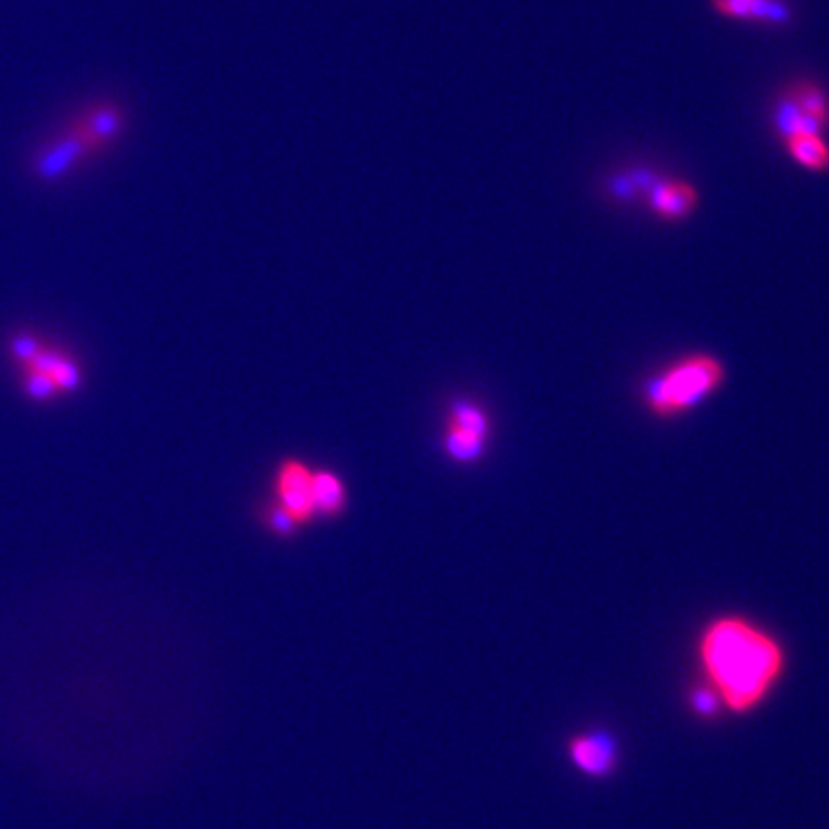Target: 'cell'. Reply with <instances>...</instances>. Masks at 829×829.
Listing matches in <instances>:
<instances>
[{"label":"cell","instance_id":"4","mask_svg":"<svg viewBox=\"0 0 829 829\" xmlns=\"http://www.w3.org/2000/svg\"><path fill=\"white\" fill-rule=\"evenodd\" d=\"M125 127V114L116 104H106L95 108L77 124V129L67 132L64 140L46 150L39 160L38 171L43 179L64 176L85 156L108 147L118 139Z\"/></svg>","mask_w":829,"mask_h":829},{"label":"cell","instance_id":"2","mask_svg":"<svg viewBox=\"0 0 829 829\" xmlns=\"http://www.w3.org/2000/svg\"><path fill=\"white\" fill-rule=\"evenodd\" d=\"M7 355L23 396L33 404H54L85 384L79 355L35 329H18L7 340Z\"/></svg>","mask_w":829,"mask_h":829},{"label":"cell","instance_id":"13","mask_svg":"<svg viewBox=\"0 0 829 829\" xmlns=\"http://www.w3.org/2000/svg\"><path fill=\"white\" fill-rule=\"evenodd\" d=\"M262 519H264L265 527L272 530L275 536L290 538L296 534V530L300 529V527L294 522L293 517H290L279 503H275V501L265 506Z\"/></svg>","mask_w":829,"mask_h":829},{"label":"cell","instance_id":"3","mask_svg":"<svg viewBox=\"0 0 829 829\" xmlns=\"http://www.w3.org/2000/svg\"><path fill=\"white\" fill-rule=\"evenodd\" d=\"M724 365L709 353H693L647 382L646 405L655 417H678L695 410L724 382Z\"/></svg>","mask_w":829,"mask_h":829},{"label":"cell","instance_id":"14","mask_svg":"<svg viewBox=\"0 0 829 829\" xmlns=\"http://www.w3.org/2000/svg\"><path fill=\"white\" fill-rule=\"evenodd\" d=\"M719 693H716V691L711 690V688H701V690L693 691L691 703H693V709H695V712H699L701 716L711 719L712 714L719 711Z\"/></svg>","mask_w":829,"mask_h":829},{"label":"cell","instance_id":"8","mask_svg":"<svg viewBox=\"0 0 829 829\" xmlns=\"http://www.w3.org/2000/svg\"><path fill=\"white\" fill-rule=\"evenodd\" d=\"M699 204L698 187L682 177H657L646 194L647 210L667 223L690 220Z\"/></svg>","mask_w":829,"mask_h":829},{"label":"cell","instance_id":"1","mask_svg":"<svg viewBox=\"0 0 829 829\" xmlns=\"http://www.w3.org/2000/svg\"><path fill=\"white\" fill-rule=\"evenodd\" d=\"M699 657L712 690L734 712L755 709L784 668V651L770 634L745 618L724 617L709 624Z\"/></svg>","mask_w":829,"mask_h":829},{"label":"cell","instance_id":"9","mask_svg":"<svg viewBox=\"0 0 829 829\" xmlns=\"http://www.w3.org/2000/svg\"><path fill=\"white\" fill-rule=\"evenodd\" d=\"M709 8L722 20L756 28L787 30L795 22L787 0H709Z\"/></svg>","mask_w":829,"mask_h":829},{"label":"cell","instance_id":"12","mask_svg":"<svg viewBox=\"0 0 829 829\" xmlns=\"http://www.w3.org/2000/svg\"><path fill=\"white\" fill-rule=\"evenodd\" d=\"M313 499L317 517L337 519L348 507V488L342 477L331 469L313 470Z\"/></svg>","mask_w":829,"mask_h":829},{"label":"cell","instance_id":"7","mask_svg":"<svg viewBox=\"0 0 829 829\" xmlns=\"http://www.w3.org/2000/svg\"><path fill=\"white\" fill-rule=\"evenodd\" d=\"M313 470L298 457H288L277 465L273 475V501L279 503L298 527L317 519Z\"/></svg>","mask_w":829,"mask_h":829},{"label":"cell","instance_id":"5","mask_svg":"<svg viewBox=\"0 0 829 829\" xmlns=\"http://www.w3.org/2000/svg\"><path fill=\"white\" fill-rule=\"evenodd\" d=\"M772 131L779 140L795 132L829 131V91L812 77L786 83L772 103Z\"/></svg>","mask_w":829,"mask_h":829},{"label":"cell","instance_id":"6","mask_svg":"<svg viewBox=\"0 0 829 829\" xmlns=\"http://www.w3.org/2000/svg\"><path fill=\"white\" fill-rule=\"evenodd\" d=\"M492 438V417L477 400L457 397L448 405L442 434L444 454L454 463L470 465L485 457Z\"/></svg>","mask_w":829,"mask_h":829},{"label":"cell","instance_id":"10","mask_svg":"<svg viewBox=\"0 0 829 829\" xmlns=\"http://www.w3.org/2000/svg\"><path fill=\"white\" fill-rule=\"evenodd\" d=\"M571 758L587 776L603 778L617 764V747L609 735L586 734L571 742Z\"/></svg>","mask_w":829,"mask_h":829},{"label":"cell","instance_id":"11","mask_svg":"<svg viewBox=\"0 0 829 829\" xmlns=\"http://www.w3.org/2000/svg\"><path fill=\"white\" fill-rule=\"evenodd\" d=\"M779 142L787 158L797 168L805 169L808 173H816V176L829 173V140L826 139V135L795 132Z\"/></svg>","mask_w":829,"mask_h":829}]
</instances>
